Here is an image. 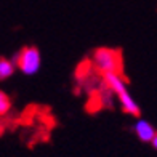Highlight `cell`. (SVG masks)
<instances>
[{
    "instance_id": "cell-1",
    "label": "cell",
    "mask_w": 157,
    "mask_h": 157,
    "mask_svg": "<svg viewBox=\"0 0 157 157\" xmlns=\"http://www.w3.org/2000/svg\"><path fill=\"white\" fill-rule=\"evenodd\" d=\"M91 63L95 66L96 74L104 75L109 72H120L122 74V53L119 50H112L108 47H99L93 52Z\"/></svg>"
},
{
    "instance_id": "cell-2",
    "label": "cell",
    "mask_w": 157,
    "mask_h": 157,
    "mask_svg": "<svg viewBox=\"0 0 157 157\" xmlns=\"http://www.w3.org/2000/svg\"><path fill=\"white\" fill-rule=\"evenodd\" d=\"M16 67L23 72L24 75H35L42 67V55L37 47H23L19 52L15 55Z\"/></svg>"
},
{
    "instance_id": "cell-3",
    "label": "cell",
    "mask_w": 157,
    "mask_h": 157,
    "mask_svg": "<svg viewBox=\"0 0 157 157\" xmlns=\"http://www.w3.org/2000/svg\"><path fill=\"white\" fill-rule=\"evenodd\" d=\"M103 80L106 82V85L114 91V93L119 96H122L124 93H127L128 88H127V83H125V78L122 77L120 72H109V74H104L101 75Z\"/></svg>"
},
{
    "instance_id": "cell-4",
    "label": "cell",
    "mask_w": 157,
    "mask_h": 157,
    "mask_svg": "<svg viewBox=\"0 0 157 157\" xmlns=\"http://www.w3.org/2000/svg\"><path fill=\"white\" fill-rule=\"evenodd\" d=\"M133 132H135V135H136V138L143 143H151L154 140V136L157 135V130L144 119H140V120L135 122Z\"/></svg>"
},
{
    "instance_id": "cell-5",
    "label": "cell",
    "mask_w": 157,
    "mask_h": 157,
    "mask_svg": "<svg viewBox=\"0 0 157 157\" xmlns=\"http://www.w3.org/2000/svg\"><path fill=\"white\" fill-rule=\"evenodd\" d=\"M117 99L120 101V108H122V111H124L125 114H130V116H133V117H140V116H141L140 106H138V103L133 99V96L130 95V91L124 93L122 96H119Z\"/></svg>"
},
{
    "instance_id": "cell-6",
    "label": "cell",
    "mask_w": 157,
    "mask_h": 157,
    "mask_svg": "<svg viewBox=\"0 0 157 157\" xmlns=\"http://www.w3.org/2000/svg\"><path fill=\"white\" fill-rule=\"evenodd\" d=\"M95 66H93V63H90V61H83L78 64V67L75 71V78H77V82L78 85H82L87 78H90L91 75H95Z\"/></svg>"
},
{
    "instance_id": "cell-7",
    "label": "cell",
    "mask_w": 157,
    "mask_h": 157,
    "mask_svg": "<svg viewBox=\"0 0 157 157\" xmlns=\"http://www.w3.org/2000/svg\"><path fill=\"white\" fill-rule=\"evenodd\" d=\"M16 64L13 59H6V58H0V80H6L10 78L16 71Z\"/></svg>"
},
{
    "instance_id": "cell-8",
    "label": "cell",
    "mask_w": 157,
    "mask_h": 157,
    "mask_svg": "<svg viewBox=\"0 0 157 157\" xmlns=\"http://www.w3.org/2000/svg\"><path fill=\"white\" fill-rule=\"evenodd\" d=\"M11 109V99L5 91H0V116L5 117Z\"/></svg>"
},
{
    "instance_id": "cell-9",
    "label": "cell",
    "mask_w": 157,
    "mask_h": 157,
    "mask_svg": "<svg viewBox=\"0 0 157 157\" xmlns=\"http://www.w3.org/2000/svg\"><path fill=\"white\" fill-rule=\"evenodd\" d=\"M151 146L155 149V151H157V135H155V136H154V140L151 141Z\"/></svg>"
}]
</instances>
